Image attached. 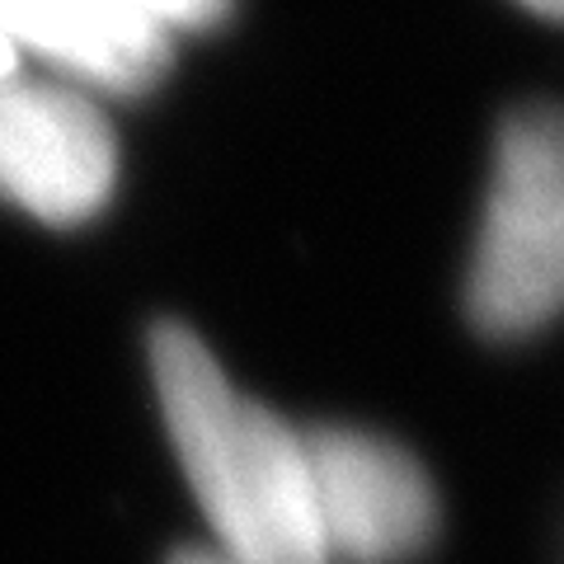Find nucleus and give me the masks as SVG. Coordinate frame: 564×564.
Returning <instances> with one entry per match:
<instances>
[{
    "instance_id": "nucleus-1",
    "label": "nucleus",
    "mask_w": 564,
    "mask_h": 564,
    "mask_svg": "<svg viewBox=\"0 0 564 564\" xmlns=\"http://www.w3.org/2000/svg\"><path fill=\"white\" fill-rule=\"evenodd\" d=\"M151 372L174 456L221 555L236 564H329L315 522L306 433L236 391L188 325H155Z\"/></svg>"
},
{
    "instance_id": "nucleus-2",
    "label": "nucleus",
    "mask_w": 564,
    "mask_h": 564,
    "mask_svg": "<svg viewBox=\"0 0 564 564\" xmlns=\"http://www.w3.org/2000/svg\"><path fill=\"white\" fill-rule=\"evenodd\" d=\"M466 306L494 339L532 334L564 311V109L503 122Z\"/></svg>"
},
{
    "instance_id": "nucleus-3",
    "label": "nucleus",
    "mask_w": 564,
    "mask_h": 564,
    "mask_svg": "<svg viewBox=\"0 0 564 564\" xmlns=\"http://www.w3.org/2000/svg\"><path fill=\"white\" fill-rule=\"evenodd\" d=\"M113 184L118 137L80 85L0 76V203L76 226L113 198Z\"/></svg>"
},
{
    "instance_id": "nucleus-4",
    "label": "nucleus",
    "mask_w": 564,
    "mask_h": 564,
    "mask_svg": "<svg viewBox=\"0 0 564 564\" xmlns=\"http://www.w3.org/2000/svg\"><path fill=\"white\" fill-rule=\"evenodd\" d=\"M315 522L329 564H404L437 532V494L404 447L358 429L306 433Z\"/></svg>"
},
{
    "instance_id": "nucleus-5",
    "label": "nucleus",
    "mask_w": 564,
    "mask_h": 564,
    "mask_svg": "<svg viewBox=\"0 0 564 564\" xmlns=\"http://www.w3.org/2000/svg\"><path fill=\"white\" fill-rule=\"evenodd\" d=\"M0 39L33 52L66 85L137 95L170 66L174 39L113 0H0Z\"/></svg>"
},
{
    "instance_id": "nucleus-6",
    "label": "nucleus",
    "mask_w": 564,
    "mask_h": 564,
    "mask_svg": "<svg viewBox=\"0 0 564 564\" xmlns=\"http://www.w3.org/2000/svg\"><path fill=\"white\" fill-rule=\"evenodd\" d=\"M128 14H141V20L161 24L170 39H180V33H193V29H212L226 20V10H231V0H113Z\"/></svg>"
},
{
    "instance_id": "nucleus-7",
    "label": "nucleus",
    "mask_w": 564,
    "mask_h": 564,
    "mask_svg": "<svg viewBox=\"0 0 564 564\" xmlns=\"http://www.w3.org/2000/svg\"><path fill=\"white\" fill-rule=\"evenodd\" d=\"M170 564H236V560L221 555V551H198V545H193V551H180Z\"/></svg>"
},
{
    "instance_id": "nucleus-8",
    "label": "nucleus",
    "mask_w": 564,
    "mask_h": 564,
    "mask_svg": "<svg viewBox=\"0 0 564 564\" xmlns=\"http://www.w3.org/2000/svg\"><path fill=\"white\" fill-rule=\"evenodd\" d=\"M518 6H527V10L545 14V20H560L564 24V0H518Z\"/></svg>"
},
{
    "instance_id": "nucleus-9",
    "label": "nucleus",
    "mask_w": 564,
    "mask_h": 564,
    "mask_svg": "<svg viewBox=\"0 0 564 564\" xmlns=\"http://www.w3.org/2000/svg\"><path fill=\"white\" fill-rule=\"evenodd\" d=\"M10 70H20V52L0 39V76H10Z\"/></svg>"
}]
</instances>
